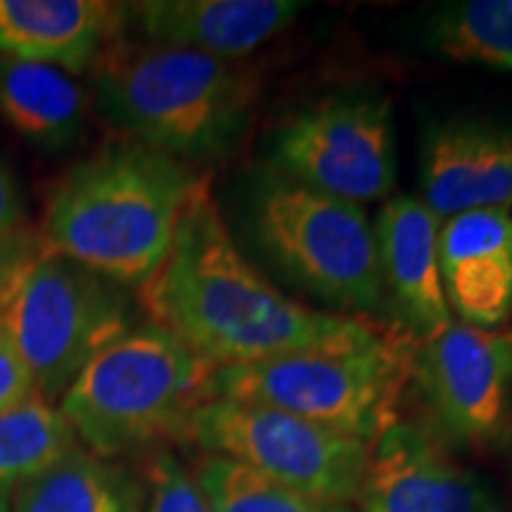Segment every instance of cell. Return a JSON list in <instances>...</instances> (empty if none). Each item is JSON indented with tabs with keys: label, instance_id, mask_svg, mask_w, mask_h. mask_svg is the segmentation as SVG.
I'll return each instance as SVG.
<instances>
[{
	"label": "cell",
	"instance_id": "27",
	"mask_svg": "<svg viewBox=\"0 0 512 512\" xmlns=\"http://www.w3.org/2000/svg\"><path fill=\"white\" fill-rule=\"evenodd\" d=\"M508 337H510V339H512V330H510V332H508Z\"/></svg>",
	"mask_w": 512,
	"mask_h": 512
},
{
	"label": "cell",
	"instance_id": "19",
	"mask_svg": "<svg viewBox=\"0 0 512 512\" xmlns=\"http://www.w3.org/2000/svg\"><path fill=\"white\" fill-rule=\"evenodd\" d=\"M425 41L451 62L512 74V0H460L432 12Z\"/></svg>",
	"mask_w": 512,
	"mask_h": 512
},
{
	"label": "cell",
	"instance_id": "24",
	"mask_svg": "<svg viewBox=\"0 0 512 512\" xmlns=\"http://www.w3.org/2000/svg\"><path fill=\"white\" fill-rule=\"evenodd\" d=\"M36 392V382L31 377L27 363L22 361L8 330L0 323V415L19 406Z\"/></svg>",
	"mask_w": 512,
	"mask_h": 512
},
{
	"label": "cell",
	"instance_id": "8",
	"mask_svg": "<svg viewBox=\"0 0 512 512\" xmlns=\"http://www.w3.org/2000/svg\"><path fill=\"white\" fill-rule=\"evenodd\" d=\"M188 441L313 501L349 505L361 494L370 444L297 415L209 399L192 415Z\"/></svg>",
	"mask_w": 512,
	"mask_h": 512
},
{
	"label": "cell",
	"instance_id": "12",
	"mask_svg": "<svg viewBox=\"0 0 512 512\" xmlns=\"http://www.w3.org/2000/svg\"><path fill=\"white\" fill-rule=\"evenodd\" d=\"M384 309L401 330L425 342L453 323L439 268L441 221L413 195H396L373 223Z\"/></svg>",
	"mask_w": 512,
	"mask_h": 512
},
{
	"label": "cell",
	"instance_id": "14",
	"mask_svg": "<svg viewBox=\"0 0 512 512\" xmlns=\"http://www.w3.org/2000/svg\"><path fill=\"white\" fill-rule=\"evenodd\" d=\"M439 268L448 311L458 323L479 330L503 325L512 316V211L475 209L446 219Z\"/></svg>",
	"mask_w": 512,
	"mask_h": 512
},
{
	"label": "cell",
	"instance_id": "22",
	"mask_svg": "<svg viewBox=\"0 0 512 512\" xmlns=\"http://www.w3.org/2000/svg\"><path fill=\"white\" fill-rule=\"evenodd\" d=\"M145 489L147 512H214L195 475H190L174 453L164 448L147 460Z\"/></svg>",
	"mask_w": 512,
	"mask_h": 512
},
{
	"label": "cell",
	"instance_id": "23",
	"mask_svg": "<svg viewBox=\"0 0 512 512\" xmlns=\"http://www.w3.org/2000/svg\"><path fill=\"white\" fill-rule=\"evenodd\" d=\"M41 252L38 233H31L27 228H19L17 233L0 240V313L8 309L24 275L34 266Z\"/></svg>",
	"mask_w": 512,
	"mask_h": 512
},
{
	"label": "cell",
	"instance_id": "7",
	"mask_svg": "<svg viewBox=\"0 0 512 512\" xmlns=\"http://www.w3.org/2000/svg\"><path fill=\"white\" fill-rule=\"evenodd\" d=\"M0 323L27 363L36 392L62 399L114 339L136 328V304L121 287L64 256L34 261Z\"/></svg>",
	"mask_w": 512,
	"mask_h": 512
},
{
	"label": "cell",
	"instance_id": "11",
	"mask_svg": "<svg viewBox=\"0 0 512 512\" xmlns=\"http://www.w3.org/2000/svg\"><path fill=\"white\" fill-rule=\"evenodd\" d=\"M361 512H498V498L415 422L392 420L370 444Z\"/></svg>",
	"mask_w": 512,
	"mask_h": 512
},
{
	"label": "cell",
	"instance_id": "9",
	"mask_svg": "<svg viewBox=\"0 0 512 512\" xmlns=\"http://www.w3.org/2000/svg\"><path fill=\"white\" fill-rule=\"evenodd\" d=\"M268 169L358 207L384 200L396 185L392 102L356 91L299 107L275 126Z\"/></svg>",
	"mask_w": 512,
	"mask_h": 512
},
{
	"label": "cell",
	"instance_id": "18",
	"mask_svg": "<svg viewBox=\"0 0 512 512\" xmlns=\"http://www.w3.org/2000/svg\"><path fill=\"white\" fill-rule=\"evenodd\" d=\"M86 112L83 88L60 69L0 57V114L24 138L62 150L81 136Z\"/></svg>",
	"mask_w": 512,
	"mask_h": 512
},
{
	"label": "cell",
	"instance_id": "20",
	"mask_svg": "<svg viewBox=\"0 0 512 512\" xmlns=\"http://www.w3.org/2000/svg\"><path fill=\"white\" fill-rule=\"evenodd\" d=\"M76 446V434L53 401L34 392L0 415V482L24 484Z\"/></svg>",
	"mask_w": 512,
	"mask_h": 512
},
{
	"label": "cell",
	"instance_id": "16",
	"mask_svg": "<svg viewBox=\"0 0 512 512\" xmlns=\"http://www.w3.org/2000/svg\"><path fill=\"white\" fill-rule=\"evenodd\" d=\"M126 27V5L119 3L0 0V57L86 72Z\"/></svg>",
	"mask_w": 512,
	"mask_h": 512
},
{
	"label": "cell",
	"instance_id": "2",
	"mask_svg": "<svg viewBox=\"0 0 512 512\" xmlns=\"http://www.w3.org/2000/svg\"><path fill=\"white\" fill-rule=\"evenodd\" d=\"M204 190L207 176L195 166L133 140L107 145L57 181L38 240L46 254L140 287L162 266L183 214Z\"/></svg>",
	"mask_w": 512,
	"mask_h": 512
},
{
	"label": "cell",
	"instance_id": "17",
	"mask_svg": "<svg viewBox=\"0 0 512 512\" xmlns=\"http://www.w3.org/2000/svg\"><path fill=\"white\" fill-rule=\"evenodd\" d=\"M145 503L143 479L74 446L41 475L19 484L10 512H143Z\"/></svg>",
	"mask_w": 512,
	"mask_h": 512
},
{
	"label": "cell",
	"instance_id": "26",
	"mask_svg": "<svg viewBox=\"0 0 512 512\" xmlns=\"http://www.w3.org/2000/svg\"><path fill=\"white\" fill-rule=\"evenodd\" d=\"M12 496H15V486L0 482V512L12 510Z\"/></svg>",
	"mask_w": 512,
	"mask_h": 512
},
{
	"label": "cell",
	"instance_id": "6",
	"mask_svg": "<svg viewBox=\"0 0 512 512\" xmlns=\"http://www.w3.org/2000/svg\"><path fill=\"white\" fill-rule=\"evenodd\" d=\"M406 380V349L384 337L375 347L297 351L216 368L209 396L275 408L373 444L396 420V401Z\"/></svg>",
	"mask_w": 512,
	"mask_h": 512
},
{
	"label": "cell",
	"instance_id": "10",
	"mask_svg": "<svg viewBox=\"0 0 512 512\" xmlns=\"http://www.w3.org/2000/svg\"><path fill=\"white\" fill-rule=\"evenodd\" d=\"M408 380L448 437L489 444L503 432L512 392V339L453 320L415 344Z\"/></svg>",
	"mask_w": 512,
	"mask_h": 512
},
{
	"label": "cell",
	"instance_id": "25",
	"mask_svg": "<svg viewBox=\"0 0 512 512\" xmlns=\"http://www.w3.org/2000/svg\"><path fill=\"white\" fill-rule=\"evenodd\" d=\"M22 223V200L10 171L0 164V240L17 233Z\"/></svg>",
	"mask_w": 512,
	"mask_h": 512
},
{
	"label": "cell",
	"instance_id": "5",
	"mask_svg": "<svg viewBox=\"0 0 512 512\" xmlns=\"http://www.w3.org/2000/svg\"><path fill=\"white\" fill-rule=\"evenodd\" d=\"M245 221L254 247L299 290L349 318L384 309L373 221L358 204L259 171Z\"/></svg>",
	"mask_w": 512,
	"mask_h": 512
},
{
	"label": "cell",
	"instance_id": "4",
	"mask_svg": "<svg viewBox=\"0 0 512 512\" xmlns=\"http://www.w3.org/2000/svg\"><path fill=\"white\" fill-rule=\"evenodd\" d=\"M211 368L181 339L140 323L81 370L60 411L95 456L114 460L188 439L192 415L207 403Z\"/></svg>",
	"mask_w": 512,
	"mask_h": 512
},
{
	"label": "cell",
	"instance_id": "3",
	"mask_svg": "<svg viewBox=\"0 0 512 512\" xmlns=\"http://www.w3.org/2000/svg\"><path fill=\"white\" fill-rule=\"evenodd\" d=\"M93 83L102 114L128 140L190 166L245 140L264 88L247 60L124 38L102 53Z\"/></svg>",
	"mask_w": 512,
	"mask_h": 512
},
{
	"label": "cell",
	"instance_id": "21",
	"mask_svg": "<svg viewBox=\"0 0 512 512\" xmlns=\"http://www.w3.org/2000/svg\"><path fill=\"white\" fill-rule=\"evenodd\" d=\"M195 479L214 512H351L347 505L313 501L238 460L211 453L197 463Z\"/></svg>",
	"mask_w": 512,
	"mask_h": 512
},
{
	"label": "cell",
	"instance_id": "13",
	"mask_svg": "<svg viewBox=\"0 0 512 512\" xmlns=\"http://www.w3.org/2000/svg\"><path fill=\"white\" fill-rule=\"evenodd\" d=\"M422 202L444 223L475 209L512 207V128L446 119L427 128L420 157Z\"/></svg>",
	"mask_w": 512,
	"mask_h": 512
},
{
	"label": "cell",
	"instance_id": "15",
	"mask_svg": "<svg viewBox=\"0 0 512 512\" xmlns=\"http://www.w3.org/2000/svg\"><path fill=\"white\" fill-rule=\"evenodd\" d=\"M294 0H145L126 5L145 43L245 60L297 22Z\"/></svg>",
	"mask_w": 512,
	"mask_h": 512
},
{
	"label": "cell",
	"instance_id": "1",
	"mask_svg": "<svg viewBox=\"0 0 512 512\" xmlns=\"http://www.w3.org/2000/svg\"><path fill=\"white\" fill-rule=\"evenodd\" d=\"M140 306L211 368L384 339L370 320L311 309L271 285L230 238L209 190L190 204L162 266L140 285Z\"/></svg>",
	"mask_w": 512,
	"mask_h": 512
}]
</instances>
